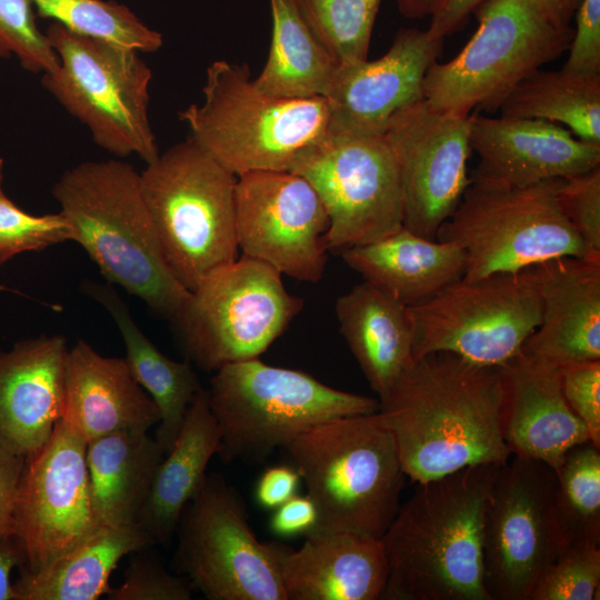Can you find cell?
I'll return each instance as SVG.
<instances>
[{"label": "cell", "instance_id": "ab89813d", "mask_svg": "<svg viewBox=\"0 0 600 600\" xmlns=\"http://www.w3.org/2000/svg\"><path fill=\"white\" fill-rule=\"evenodd\" d=\"M557 202L581 238L586 259L600 261V166L561 179Z\"/></svg>", "mask_w": 600, "mask_h": 600}, {"label": "cell", "instance_id": "44dd1931", "mask_svg": "<svg viewBox=\"0 0 600 600\" xmlns=\"http://www.w3.org/2000/svg\"><path fill=\"white\" fill-rule=\"evenodd\" d=\"M523 271L539 294L541 320L521 354L556 368L600 360V261L562 257Z\"/></svg>", "mask_w": 600, "mask_h": 600}, {"label": "cell", "instance_id": "603a6c76", "mask_svg": "<svg viewBox=\"0 0 600 600\" xmlns=\"http://www.w3.org/2000/svg\"><path fill=\"white\" fill-rule=\"evenodd\" d=\"M500 370L502 436L511 456L557 470L568 450L590 441L586 424L563 397L558 368L519 354Z\"/></svg>", "mask_w": 600, "mask_h": 600}, {"label": "cell", "instance_id": "d6a6232c", "mask_svg": "<svg viewBox=\"0 0 600 600\" xmlns=\"http://www.w3.org/2000/svg\"><path fill=\"white\" fill-rule=\"evenodd\" d=\"M501 116L561 123L579 139L600 144V73L538 69L500 106Z\"/></svg>", "mask_w": 600, "mask_h": 600}, {"label": "cell", "instance_id": "52a82bcc", "mask_svg": "<svg viewBox=\"0 0 600 600\" xmlns=\"http://www.w3.org/2000/svg\"><path fill=\"white\" fill-rule=\"evenodd\" d=\"M207 391L221 431L218 454L227 463H261L314 424L380 407L374 398L334 389L307 372L259 358L218 369Z\"/></svg>", "mask_w": 600, "mask_h": 600}, {"label": "cell", "instance_id": "9c48e42d", "mask_svg": "<svg viewBox=\"0 0 600 600\" xmlns=\"http://www.w3.org/2000/svg\"><path fill=\"white\" fill-rule=\"evenodd\" d=\"M478 28L461 51L437 60L423 80V99L443 112H494L513 88L568 51L573 28L552 24L531 0H487L473 12Z\"/></svg>", "mask_w": 600, "mask_h": 600}, {"label": "cell", "instance_id": "681fc988", "mask_svg": "<svg viewBox=\"0 0 600 600\" xmlns=\"http://www.w3.org/2000/svg\"><path fill=\"white\" fill-rule=\"evenodd\" d=\"M539 11L556 27L570 28L581 0H531Z\"/></svg>", "mask_w": 600, "mask_h": 600}, {"label": "cell", "instance_id": "277c9868", "mask_svg": "<svg viewBox=\"0 0 600 600\" xmlns=\"http://www.w3.org/2000/svg\"><path fill=\"white\" fill-rule=\"evenodd\" d=\"M318 511L314 530L381 539L406 474L379 411L314 424L283 448Z\"/></svg>", "mask_w": 600, "mask_h": 600}, {"label": "cell", "instance_id": "7402d4cb", "mask_svg": "<svg viewBox=\"0 0 600 600\" xmlns=\"http://www.w3.org/2000/svg\"><path fill=\"white\" fill-rule=\"evenodd\" d=\"M68 351L59 334L0 350V446L26 458L49 440L62 417Z\"/></svg>", "mask_w": 600, "mask_h": 600}, {"label": "cell", "instance_id": "ac0fdd59", "mask_svg": "<svg viewBox=\"0 0 600 600\" xmlns=\"http://www.w3.org/2000/svg\"><path fill=\"white\" fill-rule=\"evenodd\" d=\"M470 120L422 98L397 111L382 132L400 173L403 227L421 237L437 239L471 183Z\"/></svg>", "mask_w": 600, "mask_h": 600}, {"label": "cell", "instance_id": "8d00e7d4", "mask_svg": "<svg viewBox=\"0 0 600 600\" xmlns=\"http://www.w3.org/2000/svg\"><path fill=\"white\" fill-rule=\"evenodd\" d=\"M600 541L569 542L536 581L529 600H599Z\"/></svg>", "mask_w": 600, "mask_h": 600}, {"label": "cell", "instance_id": "ffe728a7", "mask_svg": "<svg viewBox=\"0 0 600 600\" xmlns=\"http://www.w3.org/2000/svg\"><path fill=\"white\" fill-rule=\"evenodd\" d=\"M470 146L479 158L471 181L526 187L600 166V144L553 122L471 113Z\"/></svg>", "mask_w": 600, "mask_h": 600}, {"label": "cell", "instance_id": "e0dca14e", "mask_svg": "<svg viewBox=\"0 0 600 600\" xmlns=\"http://www.w3.org/2000/svg\"><path fill=\"white\" fill-rule=\"evenodd\" d=\"M329 217L313 187L291 171L237 177L236 236L241 256L282 276L317 283L328 261Z\"/></svg>", "mask_w": 600, "mask_h": 600}, {"label": "cell", "instance_id": "8992f818", "mask_svg": "<svg viewBox=\"0 0 600 600\" xmlns=\"http://www.w3.org/2000/svg\"><path fill=\"white\" fill-rule=\"evenodd\" d=\"M139 177L163 257L189 291L238 258L237 176L191 137L159 154Z\"/></svg>", "mask_w": 600, "mask_h": 600}, {"label": "cell", "instance_id": "816d5d0a", "mask_svg": "<svg viewBox=\"0 0 600 600\" xmlns=\"http://www.w3.org/2000/svg\"><path fill=\"white\" fill-rule=\"evenodd\" d=\"M2 179H3V159L0 158V191H2Z\"/></svg>", "mask_w": 600, "mask_h": 600}, {"label": "cell", "instance_id": "cb8c5ba5", "mask_svg": "<svg viewBox=\"0 0 600 600\" xmlns=\"http://www.w3.org/2000/svg\"><path fill=\"white\" fill-rule=\"evenodd\" d=\"M86 443L119 430H149L159 410L124 358L104 357L83 340L69 348L60 419Z\"/></svg>", "mask_w": 600, "mask_h": 600}, {"label": "cell", "instance_id": "ba28073f", "mask_svg": "<svg viewBox=\"0 0 600 600\" xmlns=\"http://www.w3.org/2000/svg\"><path fill=\"white\" fill-rule=\"evenodd\" d=\"M46 36L59 66L43 88L90 131L101 149L147 164L158 156L149 119L151 69L139 52L81 36L52 21Z\"/></svg>", "mask_w": 600, "mask_h": 600}, {"label": "cell", "instance_id": "f6af8a7d", "mask_svg": "<svg viewBox=\"0 0 600 600\" xmlns=\"http://www.w3.org/2000/svg\"><path fill=\"white\" fill-rule=\"evenodd\" d=\"M301 477L290 464H276L267 468L259 477L254 498L267 510H274L298 493Z\"/></svg>", "mask_w": 600, "mask_h": 600}, {"label": "cell", "instance_id": "d4e9b609", "mask_svg": "<svg viewBox=\"0 0 600 600\" xmlns=\"http://www.w3.org/2000/svg\"><path fill=\"white\" fill-rule=\"evenodd\" d=\"M282 583L288 600L381 599L388 563L381 539L348 532L306 536L284 556Z\"/></svg>", "mask_w": 600, "mask_h": 600}, {"label": "cell", "instance_id": "d6986e66", "mask_svg": "<svg viewBox=\"0 0 600 600\" xmlns=\"http://www.w3.org/2000/svg\"><path fill=\"white\" fill-rule=\"evenodd\" d=\"M442 44L427 30L406 28L380 58L339 63L326 96L328 133L382 134L397 111L423 98L424 76Z\"/></svg>", "mask_w": 600, "mask_h": 600}, {"label": "cell", "instance_id": "2e32d148", "mask_svg": "<svg viewBox=\"0 0 600 600\" xmlns=\"http://www.w3.org/2000/svg\"><path fill=\"white\" fill-rule=\"evenodd\" d=\"M86 448L59 420L49 440L24 458L13 509L22 570L51 564L103 527L92 504Z\"/></svg>", "mask_w": 600, "mask_h": 600}, {"label": "cell", "instance_id": "4316f807", "mask_svg": "<svg viewBox=\"0 0 600 600\" xmlns=\"http://www.w3.org/2000/svg\"><path fill=\"white\" fill-rule=\"evenodd\" d=\"M334 311L369 386L383 399L414 361L408 307L363 281L337 299Z\"/></svg>", "mask_w": 600, "mask_h": 600}, {"label": "cell", "instance_id": "7a4b0ae2", "mask_svg": "<svg viewBox=\"0 0 600 600\" xmlns=\"http://www.w3.org/2000/svg\"><path fill=\"white\" fill-rule=\"evenodd\" d=\"M501 467L471 466L418 483L381 538L388 563L381 599L491 600L483 529Z\"/></svg>", "mask_w": 600, "mask_h": 600}, {"label": "cell", "instance_id": "d590c367", "mask_svg": "<svg viewBox=\"0 0 600 600\" xmlns=\"http://www.w3.org/2000/svg\"><path fill=\"white\" fill-rule=\"evenodd\" d=\"M382 0H296L318 39L338 63L368 59Z\"/></svg>", "mask_w": 600, "mask_h": 600}, {"label": "cell", "instance_id": "3957f363", "mask_svg": "<svg viewBox=\"0 0 600 600\" xmlns=\"http://www.w3.org/2000/svg\"><path fill=\"white\" fill-rule=\"evenodd\" d=\"M52 194L79 243L109 283L174 320L190 298L158 242L134 168L120 160L84 161L68 169Z\"/></svg>", "mask_w": 600, "mask_h": 600}, {"label": "cell", "instance_id": "4dcf8cb0", "mask_svg": "<svg viewBox=\"0 0 600 600\" xmlns=\"http://www.w3.org/2000/svg\"><path fill=\"white\" fill-rule=\"evenodd\" d=\"M154 544L136 522L103 526L70 552L38 570H21L12 584L17 600H97L111 589L120 560Z\"/></svg>", "mask_w": 600, "mask_h": 600}, {"label": "cell", "instance_id": "5b68a950", "mask_svg": "<svg viewBox=\"0 0 600 600\" xmlns=\"http://www.w3.org/2000/svg\"><path fill=\"white\" fill-rule=\"evenodd\" d=\"M201 104L179 112L191 138L237 177L252 171H289L297 156L328 133L323 97L281 98L261 91L249 67L213 61Z\"/></svg>", "mask_w": 600, "mask_h": 600}, {"label": "cell", "instance_id": "f1b7e54d", "mask_svg": "<svg viewBox=\"0 0 600 600\" xmlns=\"http://www.w3.org/2000/svg\"><path fill=\"white\" fill-rule=\"evenodd\" d=\"M83 291L114 320L124 342L126 362L159 410L160 421L154 438L167 453L179 434L190 404L203 388L192 364L174 361L162 353L137 326L128 306L110 286L84 282Z\"/></svg>", "mask_w": 600, "mask_h": 600}, {"label": "cell", "instance_id": "1f68e13d", "mask_svg": "<svg viewBox=\"0 0 600 600\" xmlns=\"http://www.w3.org/2000/svg\"><path fill=\"white\" fill-rule=\"evenodd\" d=\"M272 32L267 62L253 80L281 98H326L339 63L318 39L296 0H269Z\"/></svg>", "mask_w": 600, "mask_h": 600}, {"label": "cell", "instance_id": "f907efd6", "mask_svg": "<svg viewBox=\"0 0 600 600\" xmlns=\"http://www.w3.org/2000/svg\"><path fill=\"white\" fill-rule=\"evenodd\" d=\"M399 12L409 19L431 16L439 0H396Z\"/></svg>", "mask_w": 600, "mask_h": 600}, {"label": "cell", "instance_id": "ee69618b", "mask_svg": "<svg viewBox=\"0 0 600 600\" xmlns=\"http://www.w3.org/2000/svg\"><path fill=\"white\" fill-rule=\"evenodd\" d=\"M272 511L269 529L281 538L307 536L317 526L318 511L308 494L297 493Z\"/></svg>", "mask_w": 600, "mask_h": 600}, {"label": "cell", "instance_id": "5bb4252c", "mask_svg": "<svg viewBox=\"0 0 600 600\" xmlns=\"http://www.w3.org/2000/svg\"><path fill=\"white\" fill-rule=\"evenodd\" d=\"M289 171L303 177L323 203L329 250L371 243L403 227L400 173L382 134L327 133Z\"/></svg>", "mask_w": 600, "mask_h": 600}, {"label": "cell", "instance_id": "b9f144b4", "mask_svg": "<svg viewBox=\"0 0 600 600\" xmlns=\"http://www.w3.org/2000/svg\"><path fill=\"white\" fill-rule=\"evenodd\" d=\"M558 373L566 401L600 448V360L569 362Z\"/></svg>", "mask_w": 600, "mask_h": 600}, {"label": "cell", "instance_id": "e575fe53", "mask_svg": "<svg viewBox=\"0 0 600 600\" xmlns=\"http://www.w3.org/2000/svg\"><path fill=\"white\" fill-rule=\"evenodd\" d=\"M556 473L558 512L568 543L600 541V448L591 441L572 447Z\"/></svg>", "mask_w": 600, "mask_h": 600}, {"label": "cell", "instance_id": "74e56055", "mask_svg": "<svg viewBox=\"0 0 600 600\" xmlns=\"http://www.w3.org/2000/svg\"><path fill=\"white\" fill-rule=\"evenodd\" d=\"M36 16L29 0H0V58L14 56L27 71L43 74L54 71L59 59Z\"/></svg>", "mask_w": 600, "mask_h": 600}, {"label": "cell", "instance_id": "60d3db41", "mask_svg": "<svg viewBox=\"0 0 600 600\" xmlns=\"http://www.w3.org/2000/svg\"><path fill=\"white\" fill-rule=\"evenodd\" d=\"M190 586L168 572L151 554L140 553L129 563L123 581L111 588L109 600H190Z\"/></svg>", "mask_w": 600, "mask_h": 600}, {"label": "cell", "instance_id": "30bf717a", "mask_svg": "<svg viewBox=\"0 0 600 600\" xmlns=\"http://www.w3.org/2000/svg\"><path fill=\"white\" fill-rule=\"evenodd\" d=\"M560 180L526 187L471 181L437 234L464 250V280L518 273L556 258H586L581 238L557 202Z\"/></svg>", "mask_w": 600, "mask_h": 600}, {"label": "cell", "instance_id": "836d02e7", "mask_svg": "<svg viewBox=\"0 0 600 600\" xmlns=\"http://www.w3.org/2000/svg\"><path fill=\"white\" fill-rule=\"evenodd\" d=\"M36 14L51 19L81 36L103 40L138 52H154L162 34L143 23L114 0H29Z\"/></svg>", "mask_w": 600, "mask_h": 600}, {"label": "cell", "instance_id": "7bdbcfd3", "mask_svg": "<svg viewBox=\"0 0 600 600\" xmlns=\"http://www.w3.org/2000/svg\"><path fill=\"white\" fill-rule=\"evenodd\" d=\"M574 17L576 29L562 69L600 73V0H581Z\"/></svg>", "mask_w": 600, "mask_h": 600}, {"label": "cell", "instance_id": "83f0119b", "mask_svg": "<svg viewBox=\"0 0 600 600\" xmlns=\"http://www.w3.org/2000/svg\"><path fill=\"white\" fill-rule=\"evenodd\" d=\"M221 431L202 388L190 404L179 434L160 462L137 523L154 544L169 546L181 512L219 453Z\"/></svg>", "mask_w": 600, "mask_h": 600}, {"label": "cell", "instance_id": "8fae6325", "mask_svg": "<svg viewBox=\"0 0 600 600\" xmlns=\"http://www.w3.org/2000/svg\"><path fill=\"white\" fill-rule=\"evenodd\" d=\"M281 277L244 256L209 273L171 321L187 361L214 372L259 358L303 308Z\"/></svg>", "mask_w": 600, "mask_h": 600}, {"label": "cell", "instance_id": "f35d334b", "mask_svg": "<svg viewBox=\"0 0 600 600\" xmlns=\"http://www.w3.org/2000/svg\"><path fill=\"white\" fill-rule=\"evenodd\" d=\"M71 240V228L60 212L27 213L0 191V264L20 253L41 251Z\"/></svg>", "mask_w": 600, "mask_h": 600}, {"label": "cell", "instance_id": "6da1fadb", "mask_svg": "<svg viewBox=\"0 0 600 600\" xmlns=\"http://www.w3.org/2000/svg\"><path fill=\"white\" fill-rule=\"evenodd\" d=\"M500 368L479 367L450 352L414 359L379 413L391 431L403 472L424 483L478 464L504 466Z\"/></svg>", "mask_w": 600, "mask_h": 600}, {"label": "cell", "instance_id": "7c38bea8", "mask_svg": "<svg viewBox=\"0 0 600 600\" xmlns=\"http://www.w3.org/2000/svg\"><path fill=\"white\" fill-rule=\"evenodd\" d=\"M173 564L209 600H288L281 566L290 547L253 533L244 500L207 473L184 506Z\"/></svg>", "mask_w": 600, "mask_h": 600}, {"label": "cell", "instance_id": "c3c4849f", "mask_svg": "<svg viewBox=\"0 0 600 600\" xmlns=\"http://www.w3.org/2000/svg\"><path fill=\"white\" fill-rule=\"evenodd\" d=\"M24 553L18 542L12 537L0 541V600H17L16 593L10 582V573L14 567H22Z\"/></svg>", "mask_w": 600, "mask_h": 600}, {"label": "cell", "instance_id": "9a60e30c", "mask_svg": "<svg viewBox=\"0 0 600 600\" xmlns=\"http://www.w3.org/2000/svg\"><path fill=\"white\" fill-rule=\"evenodd\" d=\"M557 489L556 470L542 461L513 456L500 468L483 529L491 600H529L540 574L568 544Z\"/></svg>", "mask_w": 600, "mask_h": 600}, {"label": "cell", "instance_id": "7dc6e473", "mask_svg": "<svg viewBox=\"0 0 600 600\" xmlns=\"http://www.w3.org/2000/svg\"><path fill=\"white\" fill-rule=\"evenodd\" d=\"M487 0H439L427 29L434 40H444L467 22L471 13Z\"/></svg>", "mask_w": 600, "mask_h": 600}, {"label": "cell", "instance_id": "484cf974", "mask_svg": "<svg viewBox=\"0 0 600 600\" xmlns=\"http://www.w3.org/2000/svg\"><path fill=\"white\" fill-rule=\"evenodd\" d=\"M340 254L363 281L407 307L427 302L460 281L467 266L466 252L458 244L428 239L404 227Z\"/></svg>", "mask_w": 600, "mask_h": 600}, {"label": "cell", "instance_id": "f546056e", "mask_svg": "<svg viewBox=\"0 0 600 600\" xmlns=\"http://www.w3.org/2000/svg\"><path fill=\"white\" fill-rule=\"evenodd\" d=\"M164 454L147 430H119L87 443L91 499L101 526L137 522Z\"/></svg>", "mask_w": 600, "mask_h": 600}, {"label": "cell", "instance_id": "4fadbf2b", "mask_svg": "<svg viewBox=\"0 0 600 600\" xmlns=\"http://www.w3.org/2000/svg\"><path fill=\"white\" fill-rule=\"evenodd\" d=\"M408 309L414 359L450 352L490 368H500L521 354L541 320L539 294L524 271L462 278Z\"/></svg>", "mask_w": 600, "mask_h": 600}, {"label": "cell", "instance_id": "bcb514c9", "mask_svg": "<svg viewBox=\"0 0 600 600\" xmlns=\"http://www.w3.org/2000/svg\"><path fill=\"white\" fill-rule=\"evenodd\" d=\"M24 458L0 446V541L14 537L13 509Z\"/></svg>", "mask_w": 600, "mask_h": 600}]
</instances>
